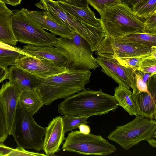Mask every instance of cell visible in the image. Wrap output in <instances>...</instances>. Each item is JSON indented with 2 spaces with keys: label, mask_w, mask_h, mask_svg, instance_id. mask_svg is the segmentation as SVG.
<instances>
[{
  "label": "cell",
  "mask_w": 156,
  "mask_h": 156,
  "mask_svg": "<svg viewBox=\"0 0 156 156\" xmlns=\"http://www.w3.org/2000/svg\"><path fill=\"white\" fill-rule=\"evenodd\" d=\"M78 128L80 132L84 134H88L90 132L91 130L90 126L86 124H81L79 126Z\"/></svg>",
  "instance_id": "f35d334b"
},
{
  "label": "cell",
  "mask_w": 156,
  "mask_h": 156,
  "mask_svg": "<svg viewBox=\"0 0 156 156\" xmlns=\"http://www.w3.org/2000/svg\"><path fill=\"white\" fill-rule=\"evenodd\" d=\"M0 48L17 51L23 54L26 56H28L27 54L23 51L22 49L1 42H0Z\"/></svg>",
  "instance_id": "e575fe53"
},
{
  "label": "cell",
  "mask_w": 156,
  "mask_h": 156,
  "mask_svg": "<svg viewBox=\"0 0 156 156\" xmlns=\"http://www.w3.org/2000/svg\"><path fill=\"white\" fill-rule=\"evenodd\" d=\"M24 56L17 51L0 48V63L7 67L15 66L16 61Z\"/></svg>",
  "instance_id": "cb8c5ba5"
},
{
  "label": "cell",
  "mask_w": 156,
  "mask_h": 156,
  "mask_svg": "<svg viewBox=\"0 0 156 156\" xmlns=\"http://www.w3.org/2000/svg\"><path fill=\"white\" fill-rule=\"evenodd\" d=\"M12 11L0 0V42L12 46L18 42L14 35L12 27Z\"/></svg>",
  "instance_id": "ac0fdd59"
},
{
  "label": "cell",
  "mask_w": 156,
  "mask_h": 156,
  "mask_svg": "<svg viewBox=\"0 0 156 156\" xmlns=\"http://www.w3.org/2000/svg\"><path fill=\"white\" fill-rule=\"evenodd\" d=\"M155 139L154 137H152L147 141L151 147L155 148L156 147Z\"/></svg>",
  "instance_id": "60d3db41"
},
{
  "label": "cell",
  "mask_w": 156,
  "mask_h": 156,
  "mask_svg": "<svg viewBox=\"0 0 156 156\" xmlns=\"http://www.w3.org/2000/svg\"><path fill=\"white\" fill-rule=\"evenodd\" d=\"M6 4L10 5L12 6H16L20 4L22 0H2Z\"/></svg>",
  "instance_id": "ab89813d"
},
{
  "label": "cell",
  "mask_w": 156,
  "mask_h": 156,
  "mask_svg": "<svg viewBox=\"0 0 156 156\" xmlns=\"http://www.w3.org/2000/svg\"><path fill=\"white\" fill-rule=\"evenodd\" d=\"M136 72L140 76L143 80L146 83L147 82L150 77L152 75H153L151 74L144 72L139 70H136Z\"/></svg>",
  "instance_id": "74e56055"
},
{
  "label": "cell",
  "mask_w": 156,
  "mask_h": 156,
  "mask_svg": "<svg viewBox=\"0 0 156 156\" xmlns=\"http://www.w3.org/2000/svg\"><path fill=\"white\" fill-rule=\"evenodd\" d=\"M135 78L136 81V91L133 94L137 93L139 92H148L147 83L136 71L135 73Z\"/></svg>",
  "instance_id": "1f68e13d"
},
{
  "label": "cell",
  "mask_w": 156,
  "mask_h": 156,
  "mask_svg": "<svg viewBox=\"0 0 156 156\" xmlns=\"http://www.w3.org/2000/svg\"><path fill=\"white\" fill-rule=\"evenodd\" d=\"M54 46L66 59L68 69L94 70L100 66L89 44L76 32L70 39L57 37Z\"/></svg>",
  "instance_id": "5b68a950"
},
{
  "label": "cell",
  "mask_w": 156,
  "mask_h": 156,
  "mask_svg": "<svg viewBox=\"0 0 156 156\" xmlns=\"http://www.w3.org/2000/svg\"><path fill=\"white\" fill-rule=\"evenodd\" d=\"M91 75L90 70L69 69L48 78L39 77L35 90L44 105H49L55 100L65 99L85 89Z\"/></svg>",
  "instance_id": "7a4b0ae2"
},
{
  "label": "cell",
  "mask_w": 156,
  "mask_h": 156,
  "mask_svg": "<svg viewBox=\"0 0 156 156\" xmlns=\"http://www.w3.org/2000/svg\"><path fill=\"white\" fill-rule=\"evenodd\" d=\"M144 19V33L156 34V13Z\"/></svg>",
  "instance_id": "f546056e"
},
{
  "label": "cell",
  "mask_w": 156,
  "mask_h": 156,
  "mask_svg": "<svg viewBox=\"0 0 156 156\" xmlns=\"http://www.w3.org/2000/svg\"><path fill=\"white\" fill-rule=\"evenodd\" d=\"M123 0H88V3L100 15L107 9L122 3Z\"/></svg>",
  "instance_id": "83f0119b"
},
{
  "label": "cell",
  "mask_w": 156,
  "mask_h": 156,
  "mask_svg": "<svg viewBox=\"0 0 156 156\" xmlns=\"http://www.w3.org/2000/svg\"><path fill=\"white\" fill-rule=\"evenodd\" d=\"M131 9L139 18H146L156 13V0H147Z\"/></svg>",
  "instance_id": "603a6c76"
},
{
  "label": "cell",
  "mask_w": 156,
  "mask_h": 156,
  "mask_svg": "<svg viewBox=\"0 0 156 156\" xmlns=\"http://www.w3.org/2000/svg\"><path fill=\"white\" fill-rule=\"evenodd\" d=\"M62 116L53 119L46 127L43 150L47 156H55L60 150V147L65 140Z\"/></svg>",
  "instance_id": "4fadbf2b"
},
{
  "label": "cell",
  "mask_w": 156,
  "mask_h": 156,
  "mask_svg": "<svg viewBox=\"0 0 156 156\" xmlns=\"http://www.w3.org/2000/svg\"><path fill=\"white\" fill-rule=\"evenodd\" d=\"M119 106L114 96L101 88L94 90L87 88L65 99L57 107L62 115L89 118L114 112Z\"/></svg>",
  "instance_id": "6da1fadb"
},
{
  "label": "cell",
  "mask_w": 156,
  "mask_h": 156,
  "mask_svg": "<svg viewBox=\"0 0 156 156\" xmlns=\"http://www.w3.org/2000/svg\"><path fill=\"white\" fill-rule=\"evenodd\" d=\"M21 11L30 20L43 29L60 37L71 38L73 31L66 26L58 24L45 14L44 11L29 10L24 8Z\"/></svg>",
  "instance_id": "5bb4252c"
},
{
  "label": "cell",
  "mask_w": 156,
  "mask_h": 156,
  "mask_svg": "<svg viewBox=\"0 0 156 156\" xmlns=\"http://www.w3.org/2000/svg\"><path fill=\"white\" fill-rule=\"evenodd\" d=\"M148 91L132 93V98L138 109L139 115L156 120V90L148 89Z\"/></svg>",
  "instance_id": "2e32d148"
},
{
  "label": "cell",
  "mask_w": 156,
  "mask_h": 156,
  "mask_svg": "<svg viewBox=\"0 0 156 156\" xmlns=\"http://www.w3.org/2000/svg\"><path fill=\"white\" fill-rule=\"evenodd\" d=\"M12 148L6 146L2 143H0V156H7Z\"/></svg>",
  "instance_id": "d590c367"
},
{
  "label": "cell",
  "mask_w": 156,
  "mask_h": 156,
  "mask_svg": "<svg viewBox=\"0 0 156 156\" xmlns=\"http://www.w3.org/2000/svg\"><path fill=\"white\" fill-rule=\"evenodd\" d=\"M34 5L58 24L67 26L79 34L88 43L93 52L106 36L102 27H95L75 18L63 9L56 1L40 0Z\"/></svg>",
  "instance_id": "3957f363"
},
{
  "label": "cell",
  "mask_w": 156,
  "mask_h": 156,
  "mask_svg": "<svg viewBox=\"0 0 156 156\" xmlns=\"http://www.w3.org/2000/svg\"><path fill=\"white\" fill-rule=\"evenodd\" d=\"M152 48V55L141 62L137 70L152 74H156V46Z\"/></svg>",
  "instance_id": "484cf974"
},
{
  "label": "cell",
  "mask_w": 156,
  "mask_h": 156,
  "mask_svg": "<svg viewBox=\"0 0 156 156\" xmlns=\"http://www.w3.org/2000/svg\"><path fill=\"white\" fill-rule=\"evenodd\" d=\"M58 4L64 10L80 20L92 26L102 27L100 19L95 17L90 8L84 9L70 5L63 0H57Z\"/></svg>",
  "instance_id": "d6986e66"
},
{
  "label": "cell",
  "mask_w": 156,
  "mask_h": 156,
  "mask_svg": "<svg viewBox=\"0 0 156 156\" xmlns=\"http://www.w3.org/2000/svg\"><path fill=\"white\" fill-rule=\"evenodd\" d=\"M63 151L84 155L106 156L112 154L116 147L101 136L89 133L85 134L79 131L69 133L63 144Z\"/></svg>",
  "instance_id": "9c48e42d"
},
{
  "label": "cell",
  "mask_w": 156,
  "mask_h": 156,
  "mask_svg": "<svg viewBox=\"0 0 156 156\" xmlns=\"http://www.w3.org/2000/svg\"><path fill=\"white\" fill-rule=\"evenodd\" d=\"M119 105L122 107L131 116L139 115L137 108L132 98L129 89L119 85L115 87L113 95Z\"/></svg>",
  "instance_id": "ffe728a7"
},
{
  "label": "cell",
  "mask_w": 156,
  "mask_h": 156,
  "mask_svg": "<svg viewBox=\"0 0 156 156\" xmlns=\"http://www.w3.org/2000/svg\"><path fill=\"white\" fill-rule=\"evenodd\" d=\"M152 54L151 52L150 53L140 56L126 58H116L115 59L121 65L126 67L133 68L136 70L141 62L145 58L150 56Z\"/></svg>",
  "instance_id": "4316f807"
},
{
  "label": "cell",
  "mask_w": 156,
  "mask_h": 156,
  "mask_svg": "<svg viewBox=\"0 0 156 156\" xmlns=\"http://www.w3.org/2000/svg\"><path fill=\"white\" fill-rule=\"evenodd\" d=\"M43 105L35 89L22 91L18 107L33 116Z\"/></svg>",
  "instance_id": "44dd1931"
},
{
  "label": "cell",
  "mask_w": 156,
  "mask_h": 156,
  "mask_svg": "<svg viewBox=\"0 0 156 156\" xmlns=\"http://www.w3.org/2000/svg\"><path fill=\"white\" fill-rule=\"evenodd\" d=\"M68 4L84 9L89 8L88 0H63Z\"/></svg>",
  "instance_id": "d6a6232c"
},
{
  "label": "cell",
  "mask_w": 156,
  "mask_h": 156,
  "mask_svg": "<svg viewBox=\"0 0 156 156\" xmlns=\"http://www.w3.org/2000/svg\"><path fill=\"white\" fill-rule=\"evenodd\" d=\"M8 135L4 110L0 100V143H2Z\"/></svg>",
  "instance_id": "f1b7e54d"
},
{
  "label": "cell",
  "mask_w": 156,
  "mask_h": 156,
  "mask_svg": "<svg viewBox=\"0 0 156 156\" xmlns=\"http://www.w3.org/2000/svg\"><path fill=\"white\" fill-rule=\"evenodd\" d=\"M62 117L65 133L78 128L81 124H87L88 123L87 121L88 118L87 117L65 115H63Z\"/></svg>",
  "instance_id": "d4e9b609"
},
{
  "label": "cell",
  "mask_w": 156,
  "mask_h": 156,
  "mask_svg": "<svg viewBox=\"0 0 156 156\" xmlns=\"http://www.w3.org/2000/svg\"><path fill=\"white\" fill-rule=\"evenodd\" d=\"M152 47L122 42L106 35L95 54L98 56L105 58H126L150 53Z\"/></svg>",
  "instance_id": "30bf717a"
},
{
  "label": "cell",
  "mask_w": 156,
  "mask_h": 156,
  "mask_svg": "<svg viewBox=\"0 0 156 156\" xmlns=\"http://www.w3.org/2000/svg\"><path fill=\"white\" fill-rule=\"evenodd\" d=\"M100 15L106 35L116 37L144 33L143 21L135 14L131 8L123 3L107 9Z\"/></svg>",
  "instance_id": "277c9868"
},
{
  "label": "cell",
  "mask_w": 156,
  "mask_h": 156,
  "mask_svg": "<svg viewBox=\"0 0 156 156\" xmlns=\"http://www.w3.org/2000/svg\"><path fill=\"white\" fill-rule=\"evenodd\" d=\"M22 50L28 56L45 58L58 66L66 67V59L55 46H37L27 44L24 46Z\"/></svg>",
  "instance_id": "9a60e30c"
},
{
  "label": "cell",
  "mask_w": 156,
  "mask_h": 156,
  "mask_svg": "<svg viewBox=\"0 0 156 156\" xmlns=\"http://www.w3.org/2000/svg\"><path fill=\"white\" fill-rule=\"evenodd\" d=\"M7 156H47V155L43 153L29 151L26 150L24 148L17 147L16 149L12 148Z\"/></svg>",
  "instance_id": "4dcf8cb0"
},
{
  "label": "cell",
  "mask_w": 156,
  "mask_h": 156,
  "mask_svg": "<svg viewBox=\"0 0 156 156\" xmlns=\"http://www.w3.org/2000/svg\"><path fill=\"white\" fill-rule=\"evenodd\" d=\"M9 69L8 79L22 91L36 89L39 81L38 77L16 66Z\"/></svg>",
  "instance_id": "e0dca14e"
},
{
  "label": "cell",
  "mask_w": 156,
  "mask_h": 156,
  "mask_svg": "<svg viewBox=\"0 0 156 156\" xmlns=\"http://www.w3.org/2000/svg\"><path fill=\"white\" fill-rule=\"evenodd\" d=\"M22 91L9 81L0 89V100L5 114L8 135H11Z\"/></svg>",
  "instance_id": "7c38bea8"
},
{
  "label": "cell",
  "mask_w": 156,
  "mask_h": 156,
  "mask_svg": "<svg viewBox=\"0 0 156 156\" xmlns=\"http://www.w3.org/2000/svg\"><path fill=\"white\" fill-rule=\"evenodd\" d=\"M12 11V27L17 42L37 46H54L57 37L29 19L21 10Z\"/></svg>",
  "instance_id": "ba28073f"
},
{
  "label": "cell",
  "mask_w": 156,
  "mask_h": 156,
  "mask_svg": "<svg viewBox=\"0 0 156 156\" xmlns=\"http://www.w3.org/2000/svg\"><path fill=\"white\" fill-rule=\"evenodd\" d=\"M9 74L8 67L0 63V83L8 78Z\"/></svg>",
  "instance_id": "836d02e7"
},
{
  "label": "cell",
  "mask_w": 156,
  "mask_h": 156,
  "mask_svg": "<svg viewBox=\"0 0 156 156\" xmlns=\"http://www.w3.org/2000/svg\"><path fill=\"white\" fill-rule=\"evenodd\" d=\"M147 0H123L122 3L127 5L131 8L137 4Z\"/></svg>",
  "instance_id": "8d00e7d4"
},
{
  "label": "cell",
  "mask_w": 156,
  "mask_h": 156,
  "mask_svg": "<svg viewBox=\"0 0 156 156\" xmlns=\"http://www.w3.org/2000/svg\"><path fill=\"white\" fill-rule=\"evenodd\" d=\"M136 116L127 123L117 126L108 136V138L125 150L152 137L156 138V120L139 115Z\"/></svg>",
  "instance_id": "8992f818"
},
{
  "label": "cell",
  "mask_w": 156,
  "mask_h": 156,
  "mask_svg": "<svg viewBox=\"0 0 156 156\" xmlns=\"http://www.w3.org/2000/svg\"><path fill=\"white\" fill-rule=\"evenodd\" d=\"M33 116L18 107L11 135L17 147L40 151L43 150L46 127L38 125Z\"/></svg>",
  "instance_id": "52a82bcc"
},
{
  "label": "cell",
  "mask_w": 156,
  "mask_h": 156,
  "mask_svg": "<svg viewBox=\"0 0 156 156\" xmlns=\"http://www.w3.org/2000/svg\"><path fill=\"white\" fill-rule=\"evenodd\" d=\"M15 66L41 78L50 77L68 70L46 59L26 55L17 60Z\"/></svg>",
  "instance_id": "8fae6325"
},
{
  "label": "cell",
  "mask_w": 156,
  "mask_h": 156,
  "mask_svg": "<svg viewBox=\"0 0 156 156\" xmlns=\"http://www.w3.org/2000/svg\"><path fill=\"white\" fill-rule=\"evenodd\" d=\"M113 37L121 41L140 45L149 47L156 46V34L136 33Z\"/></svg>",
  "instance_id": "7402d4cb"
}]
</instances>
